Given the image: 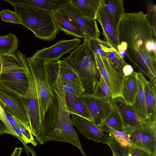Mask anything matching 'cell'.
Instances as JSON below:
<instances>
[{"mask_svg": "<svg viewBox=\"0 0 156 156\" xmlns=\"http://www.w3.org/2000/svg\"><path fill=\"white\" fill-rule=\"evenodd\" d=\"M119 43L134 67L156 85V36L144 11L125 13L117 26Z\"/></svg>", "mask_w": 156, "mask_h": 156, "instance_id": "cell-1", "label": "cell"}, {"mask_svg": "<svg viewBox=\"0 0 156 156\" xmlns=\"http://www.w3.org/2000/svg\"><path fill=\"white\" fill-rule=\"evenodd\" d=\"M1 57L2 69L0 73V84L24 97L28 89L30 72L27 58L18 50L12 55H2Z\"/></svg>", "mask_w": 156, "mask_h": 156, "instance_id": "cell-2", "label": "cell"}, {"mask_svg": "<svg viewBox=\"0 0 156 156\" xmlns=\"http://www.w3.org/2000/svg\"><path fill=\"white\" fill-rule=\"evenodd\" d=\"M12 5L20 18L22 25L31 30L36 37L44 41L55 39L59 30L52 12L30 6Z\"/></svg>", "mask_w": 156, "mask_h": 156, "instance_id": "cell-3", "label": "cell"}, {"mask_svg": "<svg viewBox=\"0 0 156 156\" xmlns=\"http://www.w3.org/2000/svg\"><path fill=\"white\" fill-rule=\"evenodd\" d=\"M53 90L58 101V111L55 116L47 141H57L69 143L77 147L83 155L86 156L66 108L65 99L66 91L63 86L56 85Z\"/></svg>", "mask_w": 156, "mask_h": 156, "instance_id": "cell-4", "label": "cell"}, {"mask_svg": "<svg viewBox=\"0 0 156 156\" xmlns=\"http://www.w3.org/2000/svg\"><path fill=\"white\" fill-rule=\"evenodd\" d=\"M27 63L34 80L38 98L41 130L42 140L46 141L43 128V122L47 111L56 97L53 89L47 79L44 61L33 58H27Z\"/></svg>", "mask_w": 156, "mask_h": 156, "instance_id": "cell-5", "label": "cell"}, {"mask_svg": "<svg viewBox=\"0 0 156 156\" xmlns=\"http://www.w3.org/2000/svg\"><path fill=\"white\" fill-rule=\"evenodd\" d=\"M69 64L78 73L85 90L84 93L93 95L101 75L96 63L94 54L91 50H83L76 53Z\"/></svg>", "mask_w": 156, "mask_h": 156, "instance_id": "cell-6", "label": "cell"}, {"mask_svg": "<svg viewBox=\"0 0 156 156\" xmlns=\"http://www.w3.org/2000/svg\"><path fill=\"white\" fill-rule=\"evenodd\" d=\"M124 132L128 135L133 147L156 156V118H150Z\"/></svg>", "mask_w": 156, "mask_h": 156, "instance_id": "cell-7", "label": "cell"}, {"mask_svg": "<svg viewBox=\"0 0 156 156\" xmlns=\"http://www.w3.org/2000/svg\"><path fill=\"white\" fill-rule=\"evenodd\" d=\"M29 78L28 89L23 97L30 121L31 133L35 137L36 140L41 144H43L38 96L34 82L30 72Z\"/></svg>", "mask_w": 156, "mask_h": 156, "instance_id": "cell-8", "label": "cell"}, {"mask_svg": "<svg viewBox=\"0 0 156 156\" xmlns=\"http://www.w3.org/2000/svg\"><path fill=\"white\" fill-rule=\"evenodd\" d=\"M94 55L97 67L108 87L111 98H122L125 76L105 58Z\"/></svg>", "mask_w": 156, "mask_h": 156, "instance_id": "cell-9", "label": "cell"}, {"mask_svg": "<svg viewBox=\"0 0 156 156\" xmlns=\"http://www.w3.org/2000/svg\"><path fill=\"white\" fill-rule=\"evenodd\" d=\"M79 97L87 108L92 122L101 129L105 119L114 109L111 98H98L85 93Z\"/></svg>", "mask_w": 156, "mask_h": 156, "instance_id": "cell-10", "label": "cell"}, {"mask_svg": "<svg viewBox=\"0 0 156 156\" xmlns=\"http://www.w3.org/2000/svg\"><path fill=\"white\" fill-rule=\"evenodd\" d=\"M0 103L5 111L30 127L23 98L0 84Z\"/></svg>", "mask_w": 156, "mask_h": 156, "instance_id": "cell-11", "label": "cell"}, {"mask_svg": "<svg viewBox=\"0 0 156 156\" xmlns=\"http://www.w3.org/2000/svg\"><path fill=\"white\" fill-rule=\"evenodd\" d=\"M58 12L73 20L84 34V39L88 41L99 38L101 32L96 20H91L82 16L80 12L70 3L59 9Z\"/></svg>", "mask_w": 156, "mask_h": 156, "instance_id": "cell-12", "label": "cell"}, {"mask_svg": "<svg viewBox=\"0 0 156 156\" xmlns=\"http://www.w3.org/2000/svg\"><path fill=\"white\" fill-rule=\"evenodd\" d=\"M80 42L78 38L60 40L50 47L37 50L32 57L44 62L58 61L64 55L79 46Z\"/></svg>", "mask_w": 156, "mask_h": 156, "instance_id": "cell-13", "label": "cell"}, {"mask_svg": "<svg viewBox=\"0 0 156 156\" xmlns=\"http://www.w3.org/2000/svg\"><path fill=\"white\" fill-rule=\"evenodd\" d=\"M89 44L94 54L105 58L114 67L123 74V68L127 63L117 50L106 41L99 38L90 40Z\"/></svg>", "mask_w": 156, "mask_h": 156, "instance_id": "cell-14", "label": "cell"}, {"mask_svg": "<svg viewBox=\"0 0 156 156\" xmlns=\"http://www.w3.org/2000/svg\"><path fill=\"white\" fill-rule=\"evenodd\" d=\"M73 126L87 139L106 144L108 135L105 134L93 122L77 115L73 114L71 119Z\"/></svg>", "mask_w": 156, "mask_h": 156, "instance_id": "cell-15", "label": "cell"}, {"mask_svg": "<svg viewBox=\"0 0 156 156\" xmlns=\"http://www.w3.org/2000/svg\"><path fill=\"white\" fill-rule=\"evenodd\" d=\"M110 100L121 119L124 132L149 120H146L140 118L122 98H119L114 99L111 98Z\"/></svg>", "mask_w": 156, "mask_h": 156, "instance_id": "cell-16", "label": "cell"}, {"mask_svg": "<svg viewBox=\"0 0 156 156\" xmlns=\"http://www.w3.org/2000/svg\"><path fill=\"white\" fill-rule=\"evenodd\" d=\"M96 20H98L101 26L102 30V34L106 41L118 51V47L119 43L117 27L102 5L97 14Z\"/></svg>", "mask_w": 156, "mask_h": 156, "instance_id": "cell-17", "label": "cell"}, {"mask_svg": "<svg viewBox=\"0 0 156 156\" xmlns=\"http://www.w3.org/2000/svg\"><path fill=\"white\" fill-rule=\"evenodd\" d=\"M58 61L59 70L57 79L71 86L80 96L84 93L85 90L78 73L64 60L60 59Z\"/></svg>", "mask_w": 156, "mask_h": 156, "instance_id": "cell-18", "label": "cell"}, {"mask_svg": "<svg viewBox=\"0 0 156 156\" xmlns=\"http://www.w3.org/2000/svg\"><path fill=\"white\" fill-rule=\"evenodd\" d=\"M11 5L34 7L53 12L58 11L70 3V0H4Z\"/></svg>", "mask_w": 156, "mask_h": 156, "instance_id": "cell-19", "label": "cell"}, {"mask_svg": "<svg viewBox=\"0 0 156 156\" xmlns=\"http://www.w3.org/2000/svg\"><path fill=\"white\" fill-rule=\"evenodd\" d=\"M137 74L143 84L147 115L150 118H156V85L140 72Z\"/></svg>", "mask_w": 156, "mask_h": 156, "instance_id": "cell-20", "label": "cell"}, {"mask_svg": "<svg viewBox=\"0 0 156 156\" xmlns=\"http://www.w3.org/2000/svg\"><path fill=\"white\" fill-rule=\"evenodd\" d=\"M52 14L59 31H62L66 34L85 39V35L81 29L67 16L58 12H52Z\"/></svg>", "mask_w": 156, "mask_h": 156, "instance_id": "cell-21", "label": "cell"}, {"mask_svg": "<svg viewBox=\"0 0 156 156\" xmlns=\"http://www.w3.org/2000/svg\"><path fill=\"white\" fill-rule=\"evenodd\" d=\"M103 0H70V4L89 20H96Z\"/></svg>", "mask_w": 156, "mask_h": 156, "instance_id": "cell-22", "label": "cell"}, {"mask_svg": "<svg viewBox=\"0 0 156 156\" xmlns=\"http://www.w3.org/2000/svg\"><path fill=\"white\" fill-rule=\"evenodd\" d=\"M65 99L66 108L69 115H76L92 122L88 110L79 96L66 91Z\"/></svg>", "mask_w": 156, "mask_h": 156, "instance_id": "cell-23", "label": "cell"}, {"mask_svg": "<svg viewBox=\"0 0 156 156\" xmlns=\"http://www.w3.org/2000/svg\"><path fill=\"white\" fill-rule=\"evenodd\" d=\"M136 72L125 76L122 90V99L128 105H132L135 101L137 92Z\"/></svg>", "mask_w": 156, "mask_h": 156, "instance_id": "cell-24", "label": "cell"}, {"mask_svg": "<svg viewBox=\"0 0 156 156\" xmlns=\"http://www.w3.org/2000/svg\"><path fill=\"white\" fill-rule=\"evenodd\" d=\"M123 0H103L102 6L117 27L125 13Z\"/></svg>", "mask_w": 156, "mask_h": 156, "instance_id": "cell-25", "label": "cell"}, {"mask_svg": "<svg viewBox=\"0 0 156 156\" xmlns=\"http://www.w3.org/2000/svg\"><path fill=\"white\" fill-rule=\"evenodd\" d=\"M137 92L133 104L130 105L136 113L141 118L149 120L147 111L146 104L142 82L138 76L137 73Z\"/></svg>", "mask_w": 156, "mask_h": 156, "instance_id": "cell-26", "label": "cell"}, {"mask_svg": "<svg viewBox=\"0 0 156 156\" xmlns=\"http://www.w3.org/2000/svg\"><path fill=\"white\" fill-rule=\"evenodd\" d=\"M19 41L14 34L0 36V55H12L17 50Z\"/></svg>", "mask_w": 156, "mask_h": 156, "instance_id": "cell-27", "label": "cell"}, {"mask_svg": "<svg viewBox=\"0 0 156 156\" xmlns=\"http://www.w3.org/2000/svg\"><path fill=\"white\" fill-rule=\"evenodd\" d=\"M102 132L111 134L121 146L124 147H132V144L127 134L124 131L116 130L110 126L103 125L101 128Z\"/></svg>", "mask_w": 156, "mask_h": 156, "instance_id": "cell-28", "label": "cell"}, {"mask_svg": "<svg viewBox=\"0 0 156 156\" xmlns=\"http://www.w3.org/2000/svg\"><path fill=\"white\" fill-rule=\"evenodd\" d=\"M108 135L106 144L111 148L114 156H131L132 147H123L120 145L111 134Z\"/></svg>", "mask_w": 156, "mask_h": 156, "instance_id": "cell-29", "label": "cell"}, {"mask_svg": "<svg viewBox=\"0 0 156 156\" xmlns=\"http://www.w3.org/2000/svg\"><path fill=\"white\" fill-rule=\"evenodd\" d=\"M44 64L48 80L53 89L56 85L58 73V61L44 62Z\"/></svg>", "mask_w": 156, "mask_h": 156, "instance_id": "cell-30", "label": "cell"}, {"mask_svg": "<svg viewBox=\"0 0 156 156\" xmlns=\"http://www.w3.org/2000/svg\"><path fill=\"white\" fill-rule=\"evenodd\" d=\"M107 125L116 130L123 131L122 121L117 111L114 109L105 119L103 125Z\"/></svg>", "mask_w": 156, "mask_h": 156, "instance_id": "cell-31", "label": "cell"}, {"mask_svg": "<svg viewBox=\"0 0 156 156\" xmlns=\"http://www.w3.org/2000/svg\"><path fill=\"white\" fill-rule=\"evenodd\" d=\"M2 20L6 22L22 24L21 20L15 11L8 9H4L0 12Z\"/></svg>", "mask_w": 156, "mask_h": 156, "instance_id": "cell-32", "label": "cell"}, {"mask_svg": "<svg viewBox=\"0 0 156 156\" xmlns=\"http://www.w3.org/2000/svg\"><path fill=\"white\" fill-rule=\"evenodd\" d=\"M93 95L98 98H111V94L108 87L101 76Z\"/></svg>", "mask_w": 156, "mask_h": 156, "instance_id": "cell-33", "label": "cell"}, {"mask_svg": "<svg viewBox=\"0 0 156 156\" xmlns=\"http://www.w3.org/2000/svg\"><path fill=\"white\" fill-rule=\"evenodd\" d=\"M147 12L146 14L148 20L153 30L154 34L156 36V6L154 4L148 5Z\"/></svg>", "mask_w": 156, "mask_h": 156, "instance_id": "cell-34", "label": "cell"}, {"mask_svg": "<svg viewBox=\"0 0 156 156\" xmlns=\"http://www.w3.org/2000/svg\"><path fill=\"white\" fill-rule=\"evenodd\" d=\"M151 154L139 148L133 147L132 149L131 156H149Z\"/></svg>", "mask_w": 156, "mask_h": 156, "instance_id": "cell-35", "label": "cell"}, {"mask_svg": "<svg viewBox=\"0 0 156 156\" xmlns=\"http://www.w3.org/2000/svg\"><path fill=\"white\" fill-rule=\"evenodd\" d=\"M133 72V68L130 65L127 64L124 66L122 69V73L125 76L130 75Z\"/></svg>", "mask_w": 156, "mask_h": 156, "instance_id": "cell-36", "label": "cell"}, {"mask_svg": "<svg viewBox=\"0 0 156 156\" xmlns=\"http://www.w3.org/2000/svg\"><path fill=\"white\" fill-rule=\"evenodd\" d=\"M63 86L64 89L66 92L80 96L76 91L70 85L66 83H65L63 85Z\"/></svg>", "mask_w": 156, "mask_h": 156, "instance_id": "cell-37", "label": "cell"}, {"mask_svg": "<svg viewBox=\"0 0 156 156\" xmlns=\"http://www.w3.org/2000/svg\"><path fill=\"white\" fill-rule=\"evenodd\" d=\"M22 150V147H16L11 156H20Z\"/></svg>", "mask_w": 156, "mask_h": 156, "instance_id": "cell-38", "label": "cell"}, {"mask_svg": "<svg viewBox=\"0 0 156 156\" xmlns=\"http://www.w3.org/2000/svg\"><path fill=\"white\" fill-rule=\"evenodd\" d=\"M2 69V62L1 57H0V73Z\"/></svg>", "mask_w": 156, "mask_h": 156, "instance_id": "cell-39", "label": "cell"}, {"mask_svg": "<svg viewBox=\"0 0 156 156\" xmlns=\"http://www.w3.org/2000/svg\"><path fill=\"white\" fill-rule=\"evenodd\" d=\"M2 109V107L1 106V104H0V111H1Z\"/></svg>", "mask_w": 156, "mask_h": 156, "instance_id": "cell-40", "label": "cell"}, {"mask_svg": "<svg viewBox=\"0 0 156 156\" xmlns=\"http://www.w3.org/2000/svg\"><path fill=\"white\" fill-rule=\"evenodd\" d=\"M149 156H156L152 154H151Z\"/></svg>", "mask_w": 156, "mask_h": 156, "instance_id": "cell-41", "label": "cell"}, {"mask_svg": "<svg viewBox=\"0 0 156 156\" xmlns=\"http://www.w3.org/2000/svg\"><path fill=\"white\" fill-rule=\"evenodd\" d=\"M0 57H1V56H0Z\"/></svg>", "mask_w": 156, "mask_h": 156, "instance_id": "cell-42", "label": "cell"}, {"mask_svg": "<svg viewBox=\"0 0 156 156\" xmlns=\"http://www.w3.org/2000/svg\"><path fill=\"white\" fill-rule=\"evenodd\" d=\"M113 156H114L113 155Z\"/></svg>", "mask_w": 156, "mask_h": 156, "instance_id": "cell-43", "label": "cell"}]
</instances>
